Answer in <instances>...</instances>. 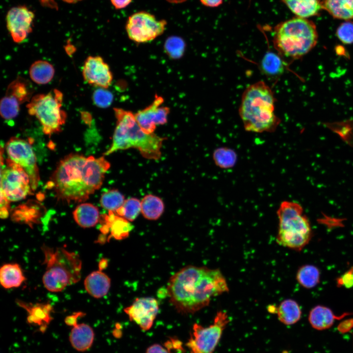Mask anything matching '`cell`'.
<instances>
[{"label": "cell", "mask_w": 353, "mask_h": 353, "mask_svg": "<svg viewBox=\"0 0 353 353\" xmlns=\"http://www.w3.org/2000/svg\"><path fill=\"white\" fill-rule=\"evenodd\" d=\"M34 18L33 12L25 6L14 7L8 11L6 26L15 43L23 42L31 32Z\"/></svg>", "instance_id": "9a60e30c"}, {"label": "cell", "mask_w": 353, "mask_h": 353, "mask_svg": "<svg viewBox=\"0 0 353 353\" xmlns=\"http://www.w3.org/2000/svg\"><path fill=\"white\" fill-rule=\"evenodd\" d=\"M164 101L163 98L156 95L151 104L134 114L138 125L146 133H154L156 126L167 122L170 108L162 105Z\"/></svg>", "instance_id": "5bb4252c"}, {"label": "cell", "mask_w": 353, "mask_h": 353, "mask_svg": "<svg viewBox=\"0 0 353 353\" xmlns=\"http://www.w3.org/2000/svg\"><path fill=\"white\" fill-rule=\"evenodd\" d=\"M146 353H169V352L160 345L156 344L150 346Z\"/></svg>", "instance_id": "f35d334b"}, {"label": "cell", "mask_w": 353, "mask_h": 353, "mask_svg": "<svg viewBox=\"0 0 353 353\" xmlns=\"http://www.w3.org/2000/svg\"><path fill=\"white\" fill-rule=\"evenodd\" d=\"M99 88L93 94L94 104L100 107L105 108L110 105L113 100L112 94L107 90Z\"/></svg>", "instance_id": "d590c367"}, {"label": "cell", "mask_w": 353, "mask_h": 353, "mask_svg": "<svg viewBox=\"0 0 353 353\" xmlns=\"http://www.w3.org/2000/svg\"><path fill=\"white\" fill-rule=\"evenodd\" d=\"M107 264L106 260H101V261L99 263V266L100 268H101V269H103L104 268L103 265Z\"/></svg>", "instance_id": "ee69618b"}, {"label": "cell", "mask_w": 353, "mask_h": 353, "mask_svg": "<svg viewBox=\"0 0 353 353\" xmlns=\"http://www.w3.org/2000/svg\"><path fill=\"white\" fill-rule=\"evenodd\" d=\"M53 66L49 62L39 60L33 63L29 68V76L31 80L38 84L50 82L54 75Z\"/></svg>", "instance_id": "83f0119b"}, {"label": "cell", "mask_w": 353, "mask_h": 353, "mask_svg": "<svg viewBox=\"0 0 353 353\" xmlns=\"http://www.w3.org/2000/svg\"><path fill=\"white\" fill-rule=\"evenodd\" d=\"M164 204L161 198L153 195H146L141 201V213L150 220H156L162 214Z\"/></svg>", "instance_id": "f1b7e54d"}, {"label": "cell", "mask_w": 353, "mask_h": 353, "mask_svg": "<svg viewBox=\"0 0 353 353\" xmlns=\"http://www.w3.org/2000/svg\"><path fill=\"white\" fill-rule=\"evenodd\" d=\"M318 37L316 26L312 21L297 17L276 25L273 42L280 55L298 59L314 48Z\"/></svg>", "instance_id": "5b68a950"}, {"label": "cell", "mask_w": 353, "mask_h": 353, "mask_svg": "<svg viewBox=\"0 0 353 353\" xmlns=\"http://www.w3.org/2000/svg\"><path fill=\"white\" fill-rule=\"evenodd\" d=\"M82 76L87 83L107 89L111 84L113 75L109 65L100 56H89L84 62Z\"/></svg>", "instance_id": "e0dca14e"}, {"label": "cell", "mask_w": 353, "mask_h": 353, "mask_svg": "<svg viewBox=\"0 0 353 353\" xmlns=\"http://www.w3.org/2000/svg\"><path fill=\"white\" fill-rule=\"evenodd\" d=\"M299 283L306 288H312L319 282L320 272L315 266L305 265L300 268L296 275Z\"/></svg>", "instance_id": "f546056e"}, {"label": "cell", "mask_w": 353, "mask_h": 353, "mask_svg": "<svg viewBox=\"0 0 353 353\" xmlns=\"http://www.w3.org/2000/svg\"><path fill=\"white\" fill-rule=\"evenodd\" d=\"M158 310L157 301L150 297L136 298L124 309L129 319L145 331L151 328Z\"/></svg>", "instance_id": "2e32d148"}, {"label": "cell", "mask_w": 353, "mask_h": 353, "mask_svg": "<svg viewBox=\"0 0 353 353\" xmlns=\"http://www.w3.org/2000/svg\"><path fill=\"white\" fill-rule=\"evenodd\" d=\"M87 292L95 298H101L108 292L111 281L109 277L101 270L92 272L87 276L84 281Z\"/></svg>", "instance_id": "d6986e66"}, {"label": "cell", "mask_w": 353, "mask_h": 353, "mask_svg": "<svg viewBox=\"0 0 353 353\" xmlns=\"http://www.w3.org/2000/svg\"><path fill=\"white\" fill-rule=\"evenodd\" d=\"M33 92L32 85L28 80L19 76L12 81L0 101L1 117L6 120L16 117L19 112L20 106L30 101Z\"/></svg>", "instance_id": "4fadbf2b"}, {"label": "cell", "mask_w": 353, "mask_h": 353, "mask_svg": "<svg viewBox=\"0 0 353 353\" xmlns=\"http://www.w3.org/2000/svg\"><path fill=\"white\" fill-rule=\"evenodd\" d=\"M63 100V93L54 89L46 94L33 96L26 105L28 114L38 120L46 135L60 132L66 122L67 113L62 109Z\"/></svg>", "instance_id": "ba28073f"}, {"label": "cell", "mask_w": 353, "mask_h": 353, "mask_svg": "<svg viewBox=\"0 0 353 353\" xmlns=\"http://www.w3.org/2000/svg\"><path fill=\"white\" fill-rule=\"evenodd\" d=\"M213 157L216 165L224 169L232 167L237 160L236 153L232 150L227 148L215 150Z\"/></svg>", "instance_id": "d6a6232c"}, {"label": "cell", "mask_w": 353, "mask_h": 353, "mask_svg": "<svg viewBox=\"0 0 353 353\" xmlns=\"http://www.w3.org/2000/svg\"><path fill=\"white\" fill-rule=\"evenodd\" d=\"M110 167L103 156L70 154L59 162L48 186L59 200L84 202L101 187Z\"/></svg>", "instance_id": "7a4b0ae2"}, {"label": "cell", "mask_w": 353, "mask_h": 353, "mask_svg": "<svg viewBox=\"0 0 353 353\" xmlns=\"http://www.w3.org/2000/svg\"><path fill=\"white\" fill-rule=\"evenodd\" d=\"M116 119L112 142L104 155L117 151L134 148L146 158L157 160L161 157V149L165 138L154 133L144 132L138 125L134 114L123 108H114Z\"/></svg>", "instance_id": "277c9868"}, {"label": "cell", "mask_w": 353, "mask_h": 353, "mask_svg": "<svg viewBox=\"0 0 353 353\" xmlns=\"http://www.w3.org/2000/svg\"><path fill=\"white\" fill-rule=\"evenodd\" d=\"M223 0H200L201 3L207 7H216L223 3Z\"/></svg>", "instance_id": "60d3db41"}, {"label": "cell", "mask_w": 353, "mask_h": 353, "mask_svg": "<svg viewBox=\"0 0 353 353\" xmlns=\"http://www.w3.org/2000/svg\"><path fill=\"white\" fill-rule=\"evenodd\" d=\"M63 1L68 2V3H76L78 1H80L81 0H63Z\"/></svg>", "instance_id": "f6af8a7d"}, {"label": "cell", "mask_w": 353, "mask_h": 353, "mask_svg": "<svg viewBox=\"0 0 353 353\" xmlns=\"http://www.w3.org/2000/svg\"><path fill=\"white\" fill-rule=\"evenodd\" d=\"M82 314V313H77L75 315L67 317L65 319V322L69 325L74 326L76 324V319L78 316Z\"/></svg>", "instance_id": "b9f144b4"}, {"label": "cell", "mask_w": 353, "mask_h": 353, "mask_svg": "<svg viewBox=\"0 0 353 353\" xmlns=\"http://www.w3.org/2000/svg\"><path fill=\"white\" fill-rule=\"evenodd\" d=\"M278 228L276 240L284 247L300 251L309 242L312 230L303 214L301 205L295 202H282L277 211Z\"/></svg>", "instance_id": "52a82bcc"}, {"label": "cell", "mask_w": 353, "mask_h": 353, "mask_svg": "<svg viewBox=\"0 0 353 353\" xmlns=\"http://www.w3.org/2000/svg\"><path fill=\"white\" fill-rule=\"evenodd\" d=\"M185 48L184 40L178 36H171L165 41L164 49L168 55L173 59H177L183 55Z\"/></svg>", "instance_id": "e575fe53"}, {"label": "cell", "mask_w": 353, "mask_h": 353, "mask_svg": "<svg viewBox=\"0 0 353 353\" xmlns=\"http://www.w3.org/2000/svg\"><path fill=\"white\" fill-rule=\"evenodd\" d=\"M113 6L117 9L126 7L131 2L132 0H110Z\"/></svg>", "instance_id": "ab89813d"}, {"label": "cell", "mask_w": 353, "mask_h": 353, "mask_svg": "<svg viewBox=\"0 0 353 353\" xmlns=\"http://www.w3.org/2000/svg\"><path fill=\"white\" fill-rule=\"evenodd\" d=\"M345 315L346 314L338 317L335 316L329 308L322 305H317L311 310L308 320L314 328L324 330L330 328L336 320L341 318Z\"/></svg>", "instance_id": "7402d4cb"}, {"label": "cell", "mask_w": 353, "mask_h": 353, "mask_svg": "<svg viewBox=\"0 0 353 353\" xmlns=\"http://www.w3.org/2000/svg\"><path fill=\"white\" fill-rule=\"evenodd\" d=\"M19 305L25 309L29 313V317L31 320L40 321L48 319L49 312L51 310V306L49 304L36 303L32 304L26 303L24 302H17Z\"/></svg>", "instance_id": "836d02e7"}, {"label": "cell", "mask_w": 353, "mask_h": 353, "mask_svg": "<svg viewBox=\"0 0 353 353\" xmlns=\"http://www.w3.org/2000/svg\"><path fill=\"white\" fill-rule=\"evenodd\" d=\"M8 159L23 169L29 176L31 187L35 191L40 180L36 156L31 145L26 140L12 137L5 145Z\"/></svg>", "instance_id": "7c38bea8"}, {"label": "cell", "mask_w": 353, "mask_h": 353, "mask_svg": "<svg viewBox=\"0 0 353 353\" xmlns=\"http://www.w3.org/2000/svg\"><path fill=\"white\" fill-rule=\"evenodd\" d=\"M322 5L334 18L353 20V0H323Z\"/></svg>", "instance_id": "cb8c5ba5"}, {"label": "cell", "mask_w": 353, "mask_h": 353, "mask_svg": "<svg viewBox=\"0 0 353 353\" xmlns=\"http://www.w3.org/2000/svg\"><path fill=\"white\" fill-rule=\"evenodd\" d=\"M25 277L20 265L17 263H8L0 269L1 285L6 289L19 287Z\"/></svg>", "instance_id": "d4e9b609"}, {"label": "cell", "mask_w": 353, "mask_h": 353, "mask_svg": "<svg viewBox=\"0 0 353 353\" xmlns=\"http://www.w3.org/2000/svg\"><path fill=\"white\" fill-rule=\"evenodd\" d=\"M167 1H168L170 3H180L183 2L187 0H166Z\"/></svg>", "instance_id": "7bdbcfd3"}, {"label": "cell", "mask_w": 353, "mask_h": 353, "mask_svg": "<svg viewBox=\"0 0 353 353\" xmlns=\"http://www.w3.org/2000/svg\"><path fill=\"white\" fill-rule=\"evenodd\" d=\"M124 196L118 190H109L101 196L100 203L101 206L104 209L116 212L124 203L125 202Z\"/></svg>", "instance_id": "4dcf8cb0"}, {"label": "cell", "mask_w": 353, "mask_h": 353, "mask_svg": "<svg viewBox=\"0 0 353 353\" xmlns=\"http://www.w3.org/2000/svg\"><path fill=\"white\" fill-rule=\"evenodd\" d=\"M94 339V331L88 325L81 323L73 326L70 335V341L77 351L84 352L89 349Z\"/></svg>", "instance_id": "ffe728a7"}, {"label": "cell", "mask_w": 353, "mask_h": 353, "mask_svg": "<svg viewBox=\"0 0 353 353\" xmlns=\"http://www.w3.org/2000/svg\"><path fill=\"white\" fill-rule=\"evenodd\" d=\"M171 303L181 314H193L207 306L212 298L229 290L218 269L189 265L170 278L167 288Z\"/></svg>", "instance_id": "6da1fadb"}, {"label": "cell", "mask_w": 353, "mask_h": 353, "mask_svg": "<svg viewBox=\"0 0 353 353\" xmlns=\"http://www.w3.org/2000/svg\"><path fill=\"white\" fill-rule=\"evenodd\" d=\"M141 212V202L135 198H130L125 201L123 205L116 211L118 216L131 222L134 221Z\"/></svg>", "instance_id": "1f68e13d"}, {"label": "cell", "mask_w": 353, "mask_h": 353, "mask_svg": "<svg viewBox=\"0 0 353 353\" xmlns=\"http://www.w3.org/2000/svg\"><path fill=\"white\" fill-rule=\"evenodd\" d=\"M7 165L1 173V195L9 202L25 199L32 190L28 176L21 167L9 159Z\"/></svg>", "instance_id": "8fae6325"}, {"label": "cell", "mask_w": 353, "mask_h": 353, "mask_svg": "<svg viewBox=\"0 0 353 353\" xmlns=\"http://www.w3.org/2000/svg\"><path fill=\"white\" fill-rule=\"evenodd\" d=\"M46 271L43 276L45 287L52 292H59L81 278L82 261L78 254L63 247H42Z\"/></svg>", "instance_id": "8992f818"}, {"label": "cell", "mask_w": 353, "mask_h": 353, "mask_svg": "<svg viewBox=\"0 0 353 353\" xmlns=\"http://www.w3.org/2000/svg\"><path fill=\"white\" fill-rule=\"evenodd\" d=\"M285 63L281 56L272 51H267L260 62V69L263 74L271 78H276L282 74Z\"/></svg>", "instance_id": "4316f807"}, {"label": "cell", "mask_w": 353, "mask_h": 353, "mask_svg": "<svg viewBox=\"0 0 353 353\" xmlns=\"http://www.w3.org/2000/svg\"><path fill=\"white\" fill-rule=\"evenodd\" d=\"M75 222L80 227L89 228L94 227L100 219L98 208L89 203H83L78 205L73 212Z\"/></svg>", "instance_id": "603a6c76"}, {"label": "cell", "mask_w": 353, "mask_h": 353, "mask_svg": "<svg viewBox=\"0 0 353 353\" xmlns=\"http://www.w3.org/2000/svg\"><path fill=\"white\" fill-rule=\"evenodd\" d=\"M298 17L307 18L318 15L323 9L321 0H281Z\"/></svg>", "instance_id": "44dd1931"}, {"label": "cell", "mask_w": 353, "mask_h": 353, "mask_svg": "<svg viewBox=\"0 0 353 353\" xmlns=\"http://www.w3.org/2000/svg\"><path fill=\"white\" fill-rule=\"evenodd\" d=\"M109 212V214L105 216V224L102 227V233L106 234L110 230V237L117 240L127 237L133 228L132 225L124 218L116 215L113 212Z\"/></svg>", "instance_id": "ac0fdd59"}, {"label": "cell", "mask_w": 353, "mask_h": 353, "mask_svg": "<svg viewBox=\"0 0 353 353\" xmlns=\"http://www.w3.org/2000/svg\"><path fill=\"white\" fill-rule=\"evenodd\" d=\"M276 99L263 81L249 86L243 92L239 114L245 129L249 132H273L280 121L275 113Z\"/></svg>", "instance_id": "3957f363"}, {"label": "cell", "mask_w": 353, "mask_h": 353, "mask_svg": "<svg viewBox=\"0 0 353 353\" xmlns=\"http://www.w3.org/2000/svg\"><path fill=\"white\" fill-rule=\"evenodd\" d=\"M339 283L347 287L353 286V270L349 271L342 276L338 281Z\"/></svg>", "instance_id": "74e56055"}, {"label": "cell", "mask_w": 353, "mask_h": 353, "mask_svg": "<svg viewBox=\"0 0 353 353\" xmlns=\"http://www.w3.org/2000/svg\"><path fill=\"white\" fill-rule=\"evenodd\" d=\"M336 35L344 44L353 43V22L347 21L340 24L337 29Z\"/></svg>", "instance_id": "8d00e7d4"}, {"label": "cell", "mask_w": 353, "mask_h": 353, "mask_svg": "<svg viewBox=\"0 0 353 353\" xmlns=\"http://www.w3.org/2000/svg\"><path fill=\"white\" fill-rule=\"evenodd\" d=\"M276 313L280 322L286 325L296 323L301 317L302 312L298 303L292 299H286L277 307Z\"/></svg>", "instance_id": "484cf974"}, {"label": "cell", "mask_w": 353, "mask_h": 353, "mask_svg": "<svg viewBox=\"0 0 353 353\" xmlns=\"http://www.w3.org/2000/svg\"><path fill=\"white\" fill-rule=\"evenodd\" d=\"M166 25L165 20H158L149 12L140 11L128 17L126 29L131 40L137 43H145L162 35Z\"/></svg>", "instance_id": "30bf717a"}, {"label": "cell", "mask_w": 353, "mask_h": 353, "mask_svg": "<svg viewBox=\"0 0 353 353\" xmlns=\"http://www.w3.org/2000/svg\"><path fill=\"white\" fill-rule=\"evenodd\" d=\"M229 322L227 313L219 311L216 315L213 323L208 327L195 324L193 327L192 337L187 343L191 353H212Z\"/></svg>", "instance_id": "9c48e42d"}]
</instances>
